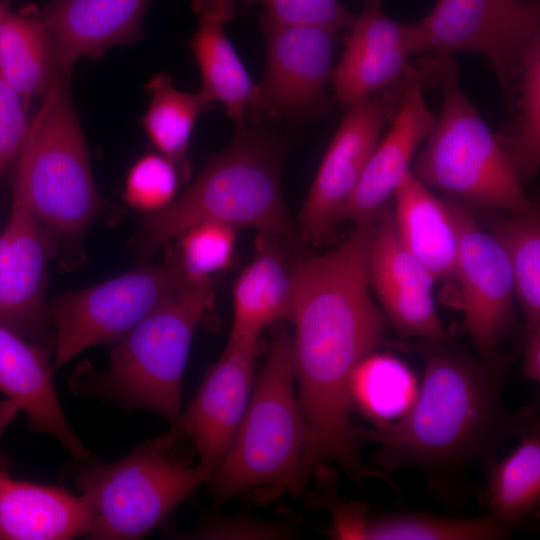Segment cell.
<instances>
[{
    "label": "cell",
    "instance_id": "8992f818",
    "mask_svg": "<svg viewBox=\"0 0 540 540\" xmlns=\"http://www.w3.org/2000/svg\"><path fill=\"white\" fill-rule=\"evenodd\" d=\"M213 300L211 279L168 297L113 344L108 369L77 382V392L124 409L148 410L175 424L192 339Z\"/></svg>",
    "mask_w": 540,
    "mask_h": 540
},
{
    "label": "cell",
    "instance_id": "5b68a950",
    "mask_svg": "<svg viewBox=\"0 0 540 540\" xmlns=\"http://www.w3.org/2000/svg\"><path fill=\"white\" fill-rule=\"evenodd\" d=\"M271 328L265 366L230 448L210 478L217 504L255 490H264L267 497L299 494L308 428L294 391L292 333L285 322Z\"/></svg>",
    "mask_w": 540,
    "mask_h": 540
},
{
    "label": "cell",
    "instance_id": "2e32d148",
    "mask_svg": "<svg viewBox=\"0 0 540 540\" xmlns=\"http://www.w3.org/2000/svg\"><path fill=\"white\" fill-rule=\"evenodd\" d=\"M424 88L422 72L413 63L398 107L388 123L389 129L342 206L337 224L370 223L411 170L414 153L429 134L436 116L427 106Z\"/></svg>",
    "mask_w": 540,
    "mask_h": 540
},
{
    "label": "cell",
    "instance_id": "4316f807",
    "mask_svg": "<svg viewBox=\"0 0 540 540\" xmlns=\"http://www.w3.org/2000/svg\"><path fill=\"white\" fill-rule=\"evenodd\" d=\"M147 88L151 101L142 118L143 128L160 154L173 161L182 176L189 177L187 150L198 117L213 103L203 92H185L172 84L166 73L152 77Z\"/></svg>",
    "mask_w": 540,
    "mask_h": 540
},
{
    "label": "cell",
    "instance_id": "3957f363",
    "mask_svg": "<svg viewBox=\"0 0 540 540\" xmlns=\"http://www.w3.org/2000/svg\"><path fill=\"white\" fill-rule=\"evenodd\" d=\"M279 158L267 136L246 126L238 129L180 196L148 214L139 237L143 253L206 222L253 228L276 236L294 254L300 252L304 242L283 200Z\"/></svg>",
    "mask_w": 540,
    "mask_h": 540
},
{
    "label": "cell",
    "instance_id": "8d00e7d4",
    "mask_svg": "<svg viewBox=\"0 0 540 540\" xmlns=\"http://www.w3.org/2000/svg\"><path fill=\"white\" fill-rule=\"evenodd\" d=\"M286 534L277 524L246 515L208 521L195 533L204 539H272Z\"/></svg>",
    "mask_w": 540,
    "mask_h": 540
},
{
    "label": "cell",
    "instance_id": "4dcf8cb0",
    "mask_svg": "<svg viewBox=\"0 0 540 540\" xmlns=\"http://www.w3.org/2000/svg\"><path fill=\"white\" fill-rule=\"evenodd\" d=\"M512 132L497 135L521 182L533 177L540 161V40L525 55L516 81Z\"/></svg>",
    "mask_w": 540,
    "mask_h": 540
},
{
    "label": "cell",
    "instance_id": "ab89813d",
    "mask_svg": "<svg viewBox=\"0 0 540 540\" xmlns=\"http://www.w3.org/2000/svg\"><path fill=\"white\" fill-rule=\"evenodd\" d=\"M244 1H246L248 3L255 2V0H244Z\"/></svg>",
    "mask_w": 540,
    "mask_h": 540
},
{
    "label": "cell",
    "instance_id": "f1b7e54d",
    "mask_svg": "<svg viewBox=\"0 0 540 540\" xmlns=\"http://www.w3.org/2000/svg\"><path fill=\"white\" fill-rule=\"evenodd\" d=\"M489 234L504 251L525 329L540 328V219L537 208L519 215H491Z\"/></svg>",
    "mask_w": 540,
    "mask_h": 540
},
{
    "label": "cell",
    "instance_id": "4fadbf2b",
    "mask_svg": "<svg viewBox=\"0 0 540 540\" xmlns=\"http://www.w3.org/2000/svg\"><path fill=\"white\" fill-rule=\"evenodd\" d=\"M257 345L229 337L191 403L172 425L180 438L192 443L198 464L210 478L228 452L247 408L254 386Z\"/></svg>",
    "mask_w": 540,
    "mask_h": 540
},
{
    "label": "cell",
    "instance_id": "ffe728a7",
    "mask_svg": "<svg viewBox=\"0 0 540 540\" xmlns=\"http://www.w3.org/2000/svg\"><path fill=\"white\" fill-rule=\"evenodd\" d=\"M52 370L47 349L0 323V392L16 412H24L31 430L54 437L76 459L85 460L90 451L65 417Z\"/></svg>",
    "mask_w": 540,
    "mask_h": 540
},
{
    "label": "cell",
    "instance_id": "9c48e42d",
    "mask_svg": "<svg viewBox=\"0 0 540 540\" xmlns=\"http://www.w3.org/2000/svg\"><path fill=\"white\" fill-rule=\"evenodd\" d=\"M194 284L183 274L175 251L164 261L59 296L51 307L55 328L52 368L84 350L115 344L168 297Z\"/></svg>",
    "mask_w": 540,
    "mask_h": 540
},
{
    "label": "cell",
    "instance_id": "f546056e",
    "mask_svg": "<svg viewBox=\"0 0 540 540\" xmlns=\"http://www.w3.org/2000/svg\"><path fill=\"white\" fill-rule=\"evenodd\" d=\"M370 285L375 291L432 292L436 279L401 240L393 210L385 203L372 221L368 246Z\"/></svg>",
    "mask_w": 540,
    "mask_h": 540
},
{
    "label": "cell",
    "instance_id": "44dd1931",
    "mask_svg": "<svg viewBox=\"0 0 540 540\" xmlns=\"http://www.w3.org/2000/svg\"><path fill=\"white\" fill-rule=\"evenodd\" d=\"M192 7L198 26L190 45L202 75L200 91L223 104L238 129L246 126L249 116L269 114L260 85L252 80L225 33L234 17L233 1L193 0Z\"/></svg>",
    "mask_w": 540,
    "mask_h": 540
},
{
    "label": "cell",
    "instance_id": "603a6c76",
    "mask_svg": "<svg viewBox=\"0 0 540 540\" xmlns=\"http://www.w3.org/2000/svg\"><path fill=\"white\" fill-rule=\"evenodd\" d=\"M88 525L81 496L0 472V540H67L85 535Z\"/></svg>",
    "mask_w": 540,
    "mask_h": 540
},
{
    "label": "cell",
    "instance_id": "83f0119b",
    "mask_svg": "<svg viewBox=\"0 0 540 540\" xmlns=\"http://www.w3.org/2000/svg\"><path fill=\"white\" fill-rule=\"evenodd\" d=\"M412 370L397 357L374 351L355 367L349 383L352 406L375 428L401 418L412 406L418 390Z\"/></svg>",
    "mask_w": 540,
    "mask_h": 540
},
{
    "label": "cell",
    "instance_id": "ba28073f",
    "mask_svg": "<svg viewBox=\"0 0 540 540\" xmlns=\"http://www.w3.org/2000/svg\"><path fill=\"white\" fill-rule=\"evenodd\" d=\"M68 76L58 74L29 124L19 150L14 189L43 226L75 237L101 208L87 147L71 101Z\"/></svg>",
    "mask_w": 540,
    "mask_h": 540
},
{
    "label": "cell",
    "instance_id": "e0dca14e",
    "mask_svg": "<svg viewBox=\"0 0 540 540\" xmlns=\"http://www.w3.org/2000/svg\"><path fill=\"white\" fill-rule=\"evenodd\" d=\"M51 254L48 233L26 197L14 189L0 235V323L18 334L34 331L47 320L44 295Z\"/></svg>",
    "mask_w": 540,
    "mask_h": 540
},
{
    "label": "cell",
    "instance_id": "cb8c5ba5",
    "mask_svg": "<svg viewBox=\"0 0 540 540\" xmlns=\"http://www.w3.org/2000/svg\"><path fill=\"white\" fill-rule=\"evenodd\" d=\"M394 195L395 223L405 246L436 281L455 279L459 241L446 202L436 197L411 170Z\"/></svg>",
    "mask_w": 540,
    "mask_h": 540
},
{
    "label": "cell",
    "instance_id": "5bb4252c",
    "mask_svg": "<svg viewBox=\"0 0 540 540\" xmlns=\"http://www.w3.org/2000/svg\"><path fill=\"white\" fill-rule=\"evenodd\" d=\"M262 28L267 59L260 88L269 114L304 116L324 108L337 32L276 23L264 17Z\"/></svg>",
    "mask_w": 540,
    "mask_h": 540
},
{
    "label": "cell",
    "instance_id": "30bf717a",
    "mask_svg": "<svg viewBox=\"0 0 540 540\" xmlns=\"http://www.w3.org/2000/svg\"><path fill=\"white\" fill-rule=\"evenodd\" d=\"M417 53L471 52L492 65L505 102L514 103L525 55L540 40L537 0H438L413 23Z\"/></svg>",
    "mask_w": 540,
    "mask_h": 540
},
{
    "label": "cell",
    "instance_id": "d4e9b609",
    "mask_svg": "<svg viewBox=\"0 0 540 540\" xmlns=\"http://www.w3.org/2000/svg\"><path fill=\"white\" fill-rule=\"evenodd\" d=\"M52 37L38 16L0 0V77L25 99L47 93L58 75Z\"/></svg>",
    "mask_w": 540,
    "mask_h": 540
},
{
    "label": "cell",
    "instance_id": "74e56055",
    "mask_svg": "<svg viewBox=\"0 0 540 540\" xmlns=\"http://www.w3.org/2000/svg\"><path fill=\"white\" fill-rule=\"evenodd\" d=\"M524 373L534 383L540 382V328H524Z\"/></svg>",
    "mask_w": 540,
    "mask_h": 540
},
{
    "label": "cell",
    "instance_id": "f35d334b",
    "mask_svg": "<svg viewBox=\"0 0 540 540\" xmlns=\"http://www.w3.org/2000/svg\"><path fill=\"white\" fill-rule=\"evenodd\" d=\"M15 412L16 411L13 410L11 406H9L7 401L4 403L3 407H0V437L4 429V426L11 420L12 416L15 415ZM0 472L9 473L8 459L2 452L1 446H0Z\"/></svg>",
    "mask_w": 540,
    "mask_h": 540
},
{
    "label": "cell",
    "instance_id": "7402d4cb",
    "mask_svg": "<svg viewBox=\"0 0 540 540\" xmlns=\"http://www.w3.org/2000/svg\"><path fill=\"white\" fill-rule=\"evenodd\" d=\"M291 254L279 238L258 232L253 258L234 284L230 337L258 342L266 328L291 322L296 262Z\"/></svg>",
    "mask_w": 540,
    "mask_h": 540
},
{
    "label": "cell",
    "instance_id": "277c9868",
    "mask_svg": "<svg viewBox=\"0 0 540 540\" xmlns=\"http://www.w3.org/2000/svg\"><path fill=\"white\" fill-rule=\"evenodd\" d=\"M416 64L425 86L439 88L443 101L411 169L413 175L428 188L478 208L511 215L535 209L497 135L463 92L452 54L434 53Z\"/></svg>",
    "mask_w": 540,
    "mask_h": 540
},
{
    "label": "cell",
    "instance_id": "e575fe53",
    "mask_svg": "<svg viewBox=\"0 0 540 540\" xmlns=\"http://www.w3.org/2000/svg\"><path fill=\"white\" fill-rule=\"evenodd\" d=\"M265 7L264 18L281 24L348 29L354 19L340 0H255Z\"/></svg>",
    "mask_w": 540,
    "mask_h": 540
},
{
    "label": "cell",
    "instance_id": "d6a6232c",
    "mask_svg": "<svg viewBox=\"0 0 540 540\" xmlns=\"http://www.w3.org/2000/svg\"><path fill=\"white\" fill-rule=\"evenodd\" d=\"M182 179L177 165L162 154L150 153L131 167L124 199L134 208L153 213L170 204Z\"/></svg>",
    "mask_w": 540,
    "mask_h": 540
},
{
    "label": "cell",
    "instance_id": "1f68e13d",
    "mask_svg": "<svg viewBox=\"0 0 540 540\" xmlns=\"http://www.w3.org/2000/svg\"><path fill=\"white\" fill-rule=\"evenodd\" d=\"M236 230L228 225L206 222L189 228L177 237L180 239L175 253L189 282L209 280L231 263Z\"/></svg>",
    "mask_w": 540,
    "mask_h": 540
},
{
    "label": "cell",
    "instance_id": "9a60e30c",
    "mask_svg": "<svg viewBox=\"0 0 540 540\" xmlns=\"http://www.w3.org/2000/svg\"><path fill=\"white\" fill-rule=\"evenodd\" d=\"M348 30L331 76L335 100L347 107L404 79L417 53L413 23L389 17L381 0H365Z\"/></svg>",
    "mask_w": 540,
    "mask_h": 540
},
{
    "label": "cell",
    "instance_id": "52a82bcc",
    "mask_svg": "<svg viewBox=\"0 0 540 540\" xmlns=\"http://www.w3.org/2000/svg\"><path fill=\"white\" fill-rule=\"evenodd\" d=\"M178 441L171 429L116 462H90L75 471L74 483L89 514L88 538H141L210 480L199 464L176 455Z\"/></svg>",
    "mask_w": 540,
    "mask_h": 540
},
{
    "label": "cell",
    "instance_id": "d590c367",
    "mask_svg": "<svg viewBox=\"0 0 540 540\" xmlns=\"http://www.w3.org/2000/svg\"><path fill=\"white\" fill-rule=\"evenodd\" d=\"M29 124L27 99L0 77V175L19 152Z\"/></svg>",
    "mask_w": 540,
    "mask_h": 540
},
{
    "label": "cell",
    "instance_id": "6da1fadb",
    "mask_svg": "<svg viewBox=\"0 0 540 540\" xmlns=\"http://www.w3.org/2000/svg\"><path fill=\"white\" fill-rule=\"evenodd\" d=\"M430 344L412 406L395 422L360 432L363 442L378 445L375 458L382 471L418 469L440 485L489 464L531 412L514 416L506 409L502 360L480 362Z\"/></svg>",
    "mask_w": 540,
    "mask_h": 540
},
{
    "label": "cell",
    "instance_id": "ac0fdd59",
    "mask_svg": "<svg viewBox=\"0 0 540 540\" xmlns=\"http://www.w3.org/2000/svg\"><path fill=\"white\" fill-rule=\"evenodd\" d=\"M149 0H50L38 12L49 31L59 74L69 75L81 57L99 59L113 46L142 36Z\"/></svg>",
    "mask_w": 540,
    "mask_h": 540
},
{
    "label": "cell",
    "instance_id": "8fae6325",
    "mask_svg": "<svg viewBox=\"0 0 540 540\" xmlns=\"http://www.w3.org/2000/svg\"><path fill=\"white\" fill-rule=\"evenodd\" d=\"M409 73L400 82L348 106L299 213L298 230L304 244L320 243L337 224L342 206L398 107Z\"/></svg>",
    "mask_w": 540,
    "mask_h": 540
},
{
    "label": "cell",
    "instance_id": "7c38bea8",
    "mask_svg": "<svg viewBox=\"0 0 540 540\" xmlns=\"http://www.w3.org/2000/svg\"><path fill=\"white\" fill-rule=\"evenodd\" d=\"M445 202L459 241L455 279L461 289L463 327L485 360H494L515 317L511 268L498 242L480 228L470 210L456 199Z\"/></svg>",
    "mask_w": 540,
    "mask_h": 540
},
{
    "label": "cell",
    "instance_id": "836d02e7",
    "mask_svg": "<svg viewBox=\"0 0 540 540\" xmlns=\"http://www.w3.org/2000/svg\"><path fill=\"white\" fill-rule=\"evenodd\" d=\"M376 295L385 317L404 336L421 337L432 344H445L449 335L437 314L430 292L378 290Z\"/></svg>",
    "mask_w": 540,
    "mask_h": 540
},
{
    "label": "cell",
    "instance_id": "d6986e66",
    "mask_svg": "<svg viewBox=\"0 0 540 540\" xmlns=\"http://www.w3.org/2000/svg\"><path fill=\"white\" fill-rule=\"evenodd\" d=\"M322 504L336 539L358 540H491L505 538L508 528L490 515L458 519L415 513L373 514L362 503L345 501L337 493L335 474L317 470Z\"/></svg>",
    "mask_w": 540,
    "mask_h": 540
},
{
    "label": "cell",
    "instance_id": "484cf974",
    "mask_svg": "<svg viewBox=\"0 0 540 540\" xmlns=\"http://www.w3.org/2000/svg\"><path fill=\"white\" fill-rule=\"evenodd\" d=\"M519 433L517 447L492 468L485 495L489 515L507 528L534 515L540 505L538 422L529 416Z\"/></svg>",
    "mask_w": 540,
    "mask_h": 540
},
{
    "label": "cell",
    "instance_id": "7a4b0ae2",
    "mask_svg": "<svg viewBox=\"0 0 540 540\" xmlns=\"http://www.w3.org/2000/svg\"><path fill=\"white\" fill-rule=\"evenodd\" d=\"M371 228L359 225L336 249L295 262L292 358L315 382L346 381L383 341L387 320L370 293Z\"/></svg>",
    "mask_w": 540,
    "mask_h": 540
}]
</instances>
